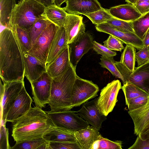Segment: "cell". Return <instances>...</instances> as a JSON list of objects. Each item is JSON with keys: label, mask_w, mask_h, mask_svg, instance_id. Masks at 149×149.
<instances>
[{"label": "cell", "mask_w": 149, "mask_h": 149, "mask_svg": "<svg viewBox=\"0 0 149 149\" xmlns=\"http://www.w3.org/2000/svg\"><path fill=\"white\" fill-rule=\"evenodd\" d=\"M99 91L98 86L92 81L82 79L77 75L71 94L72 108L79 106L95 97Z\"/></svg>", "instance_id": "5"}, {"label": "cell", "mask_w": 149, "mask_h": 149, "mask_svg": "<svg viewBox=\"0 0 149 149\" xmlns=\"http://www.w3.org/2000/svg\"><path fill=\"white\" fill-rule=\"evenodd\" d=\"M12 123L11 135L16 142L43 137L55 127L46 112L36 106Z\"/></svg>", "instance_id": "2"}, {"label": "cell", "mask_w": 149, "mask_h": 149, "mask_svg": "<svg viewBox=\"0 0 149 149\" xmlns=\"http://www.w3.org/2000/svg\"><path fill=\"white\" fill-rule=\"evenodd\" d=\"M138 135L142 140H146L149 138V122Z\"/></svg>", "instance_id": "45"}, {"label": "cell", "mask_w": 149, "mask_h": 149, "mask_svg": "<svg viewBox=\"0 0 149 149\" xmlns=\"http://www.w3.org/2000/svg\"><path fill=\"white\" fill-rule=\"evenodd\" d=\"M142 1H147V2H149V0H138L136 3H138L139 2Z\"/></svg>", "instance_id": "50"}, {"label": "cell", "mask_w": 149, "mask_h": 149, "mask_svg": "<svg viewBox=\"0 0 149 149\" xmlns=\"http://www.w3.org/2000/svg\"><path fill=\"white\" fill-rule=\"evenodd\" d=\"M115 64L125 82H130L149 95V61L142 65L135 67L132 73L128 71L119 61H115Z\"/></svg>", "instance_id": "9"}, {"label": "cell", "mask_w": 149, "mask_h": 149, "mask_svg": "<svg viewBox=\"0 0 149 149\" xmlns=\"http://www.w3.org/2000/svg\"><path fill=\"white\" fill-rule=\"evenodd\" d=\"M135 33L143 40L149 29V12L132 22Z\"/></svg>", "instance_id": "30"}, {"label": "cell", "mask_w": 149, "mask_h": 149, "mask_svg": "<svg viewBox=\"0 0 149 149\" xmlns=\"http://www.w3.org/2000/svg\"><path fill=\"white\" fill-rule=\"evenodd\" d=\"M136 61L137 67L140 66L149 61V47H144L136 53Z\"/></svg>", "instance_id": "42"}, {"label": "cell", "mask_w": 149, "mask_h": 149, "mask_svg": "<svg viewBox=\"0 0 149 149\" xmlns=\"http://www.w3.org/2000/svg\"><path fill=\"white\" fill-rule=\"evenodd\" d=\"M43 4L45 7L54 4L52 0H35Z\"/></svg>", "instance_id": "46"}, {"label": "cell", "mask_w": 149, "mask_h": 149, "mask_svg": "<svg viewBox=\"0 0 149 149\" xmlns=\"http://www.w3.org/2000/svg\"><path fill=\"white\" fill-rule=\"evenodd\" d=\"M3 82L4 92L3 97H1V123L6 124L7 114L18 96L24 82L16 81Z\"/></svg>", "instance_id": "11"}, {"label": "cell", "mask_w": 149, "mask_h": 149, "mask_svg": "<svg viewBox=\"0 0 149 149\" xmlns=\"http://www.w3.org/2000/svg\"><path fill=\"white\" fill-rule=\"evenodd\" d=\"M65 2L63 8L70 14L84 15L103 8L97 0H67Z\"/></svg>", "instance_id": "17"}, {"label": "cell", "mask_w": 149, "mask_h": 149, "mask_svg": "<svg viewBox=\"0 0 149 149\" xmlns=\"http://www.w3.org/2000/svg\"><path fill=\"white\" fill-rule=\"evenodd\" d=\"M84 15L88 17L94 24L98 25L106 22L115 18L109 13L108 9L103 8L93 13Z\"/></svg>", "instance_id": "32"}, {"label": "cell", "mask_w": 149, "mask_h": 149, "mask_svg": "<svg viewBox=\"0 0 149 149\" xmlns=\"http://www.w3.org/2000/svg\"><path fill=\"white\" fill-rule=\"evenodd\" d=\"M121 87L119 80H114L101 90L100 95L97 98V105L99 111L104 116H107L113 111L118 101L117 95Z\"/></svg>", "instance_id": "8"}, {"label": "cell", "mask_w": 149, "mask_h": 149, "mask_svg": "<svg viewBox=\"0 0 149 149\" xmlns=\"http://www.w3.org/2000/svg\"><path fill=\"white\" fill-rule=\"evenodd\" d=\"M63 8L53 4L46 7L43 15L59 27L64 26L68 14Z\"/></svg>", "instance_id": "25"}, {"label": "cell", "mask_w": 149, "mask_h": 149, "mask_svg": "<svg viewBox=\"0 0 149 149\" xmlns=\"http://www.w3.org/2000/svg\"><path fill=\"white\" fill-rule=\"evenodd\" d=\"M83 18L81 16L68 14L64 26L68 45L78 39L85 33Z\"/></svg>", "instance_id": "16"}, {"label": "cell", "mask_w": 149, "mask_h": 149, "mask_svg": "<svg viewBox=\"0 0 149 149\" xmlns=\"http://www.w3.org/2000/svg\"><path fill=\"white\" fill-rule=\"evenodd\" d=\"M97 100L96 98L83 104L81 108L75 112L88 124L99 130L102 123L107 118L99 110L97 105Z\"/></svg>", "instance_id": "15"}, {"label": "cell", "mask_w": 149, "mask_h": 149, "mask_svg": "<svg viewBox=\"0 0 149 149\" xmlns=\"http://www.w3.org/2000/svg\"><path fill=\"white\" fill-rule=\"evenodd\" d=\"M52 78L44 72L31 84L33 98L36 107H44L50 97Z\"/></svg>", "instance_id": "10"}, {"label": "cell", "mask_w": 149, "mask_h": 149, "mask_svg": "<svg viewBox=\"0 0 149 149\" xmlns=\"http://www.w3.org/2000/svg\"><path fill=\"white\" fill-rule=\"evenodd\" d=\"M49 149H82L77 141L49 142Z\"/></svg>", "instance_id": "38"}, {"label": "cell", "mask_w": 149, "mask_h": 149, "mask_svg": "<svg viewBox=\"0 0 149 149\" xmlns=\"http://www.w3.org/2000/svg\"><path fill=\"white\" fill-rule=\"evenodd\" d=\"M142 14L149 12V2L142 1L136 3L134 6Z\"/></svg>", "instance_id": "44"}, {"label": "cell", "mask_w": 149, "mask_h": 149, "mask_svg": "<svg viewBox=\"0 0 149 149\" xmlns=\"http://www.w3.org/2000/svg\"><path fill=\"white\" fill-rule=\"evenodd\" d=\"M16 4L15 0H0V22L6 28L10 29V15Z\"/></svg>", "instance_id": "28"}, {"label": "cell", "mask_w": 149, "mask_h": 149, "mask_svg": "<svg viewBox=\"0 0 149 149\" xmlns=\"http://www.w3.org/2000/svg\"><path fill=\"white\" fill-rule=\"evenodd\" d=\"M122 144L120 141H112L101 135L100 139L94 143L91 149H122Z\"/></svg>", "instance_id": "34"}, {"label": "cell", "mask_w": 149, "mask_h": 149, "mask_svg": "<svg viewBox=\"0 0 149 149\" xmlns=\"http://www.w3.org/2000/svg\"><path fill=\"white\" fill-rule=\"evenodd\" d=\"M136 48L130 45H127L122 53L120 62L129 72L132 73L135 67Z\"/></svg>", "instance_id": "27"}, {"label": "cell", "mask_w": 149, "mask_h": 149, "mask_svg": "<svg viewBox=\"0 0 149 149\" xmlns=\"http://www.w3.org/2000/svg\"><path fill=\"white\" fill-rule=\"evenodd\" d=\"M75 111L70 110L46 112L56 127L64 128L73 132L79 131L88 127V124Z\"/></svg>", "instance_id": "7"}, {"label": "cell", "mask_w": 149, "mask_h": 149, "mask_svg": "<svg viewBox=\"0 0 149 149\" xmlns=\"http://www.w3.org/2000/svg\"><path fill=\"white\" fill-rule=\"evenodd\" d=\"M104 45L109 49L121 52L125 47L123 43L115 37L110 35L107 40L103 42Z\"/></svg>", "instance_id": "37"}, {"label": "cell", "mask_w": 149, "mask_h": 149, "mask_svg": "<svg viewBox=\"0 0 149 149\" xmlns=\"http://www.w3.org/2000/svg\"><path fill=\"white\" fill-rule=\"evenodd\" d=\"M93 50L102 56L107 57H113L117 55L116 52L110 50L104 45L95 41H93Z\"/></svg>", "instance_id": "41"}, {"label": "cell", "mask_w": 149, "mask_h": 149, "mask_svg": "<svg viewBox=\"0 0 149 149\" xmlns=\"http://www.w3.org/2000/svg\"><path fill=\"white\" fill-rule=\"evenodd\" d=\"M148 31L149 32V29H148Z\"/></svg>", "instance_id": "51"}, {"label": "cell", "mask_w": 149, "mask_h": 149, "mask_svg": "<svg viewBox=\"0 0 149 149\" xmlns=\"http://www.w3.org/2000/svg\"><path fill=\"white\" fill-rule=\"evenodd\" d=\"M93 38L89 32H85L78 39L68 45L70 61L73 68L76 70L77 65L83 56L93 48Z\"/></svg>", "instance_id": "12"}, {"label": "cell", "mask_w": 149, "mask_h": 149, "mask_svg": "<svg viewBox=\"0 0 149 149\" xmlns=\"http://www.w3.org/2000/svg\"><path fill=\"white\" fill-rule=\"evenodd\" d=\"M55 4L58 7H61V5L67 0H52Z\"/></svg>", "instance_id": "48"}, {"label": "cell", "mask_w": 149, "mask_h": 149, "mask_svg": "<svg viewBox=\"0 0 149 149\" xmlns=\"http://www.w3.org/2000/svg\"><path fill=\"white\" fill-rule=\"evenodd\" d=\"M95 28L97 31L111 35L120 40L123 43L126 45H131L138 50H139L144 47L143 40L134 33L119 31L107 22L96 25Z\"/></svg>", "instance_id": "14"}, {"label": "cell", "mask_w": 149, "mask_h": 149, "mask_svg": "<svg viewBox=\"0 0 149 149\" xmlns=\"http://www.w3.org/2000/svg\"><path fill=\"white\" fill-rule=\"evenodd\" d=\"M46 7L35 0H20L10 15V29L14 25L28 30L43 16Z\"/></svg>", "instance_id": "4"}, {"label": "cell", "mask_w": 149, "mask_h": 149, "mask_svg": "<svg viewBox=\"0 0 149 149\" xmlns=\"http://www.w3.org/2000/svg\"><path fill=\"white\" fill-rule=\"evenodd\" d=\"M134 125V134L138 135L149 122V96L146 104L138 109L128 111Z\"/></svg>", "instance_id": "23"}, {"label": "cell", "mask_w": 149, "mask_h": 149, "mask_svg": "<svg viewBox=\"0 0 149 149\" xmlns=\"http://www.w3.org/2000/svg\"><path fill=\"white\" fill-rule=\"evenodd\" d=\"M138 0H125L127 3H130L134 6Z\"/></svg>", "instance_id": "49"}, {"label": "cell", "mask_w": 149, "mask_h": 149, "mask_svg": "<svg viewBox=\"0 0 149 149\" xmlns=\"http://www.w3.org/2000/svg\"><path fill=\"white\" fill-rule=\"evenodd\" d=\"M71 65L68 45L63 51L46 67L47 72L51 77L54 78L64 73Z\"/></svg>", "instance_id": "19"}, {"label": "cell", "mask_w": 149, "mask_h": 149, "mask_svg": "<svg viewBox=\"0 0 149 149\" xmlns=\"http://www.w3.org/2000/svg\"><path fill=\"white\" fill-rule=\"evenodd\" d=\"M148 97L141 96L131 100L127 105L129 111L136 109L145 105L148 101Z\"/></svg>", "instance_id": "40"}, {"label": "cell", "mask_w": 149, "mask_h": 149, "mask_svg": "<svg viewBox=\"0 0 149 149\" xmlns=\"http://www.w3.org/2000/svg\"><path fill=\"white\" fill-rule=\"evenodd\" d=\"M11 29L22 53L29 51L31 48L32 45L28 31L21 28L17 25H13Z\"/></svg>", "instance_id": "26"}, {"label": "cell", "mask_w": 149, "mask_h": 149, "mask_svg": "<svg viewBox=\"0 0 149 149\" xmlns=\"http://www.w3.org/2000/svg\"><path fill=\"white\" fill-rule=\"evenodd\" d=\"M115 29L120 31L134 33L132 22H127L114 18L107 22Z\"/></svg>", "instance_id": "36"}, {"label": "cell", "mask_w": 149, "mask_h": 149, "mask_svg": "<svg viewBox=\"0 0 149 149\" xmlns=\"http://www.w3.org/2000/svg\"><path fill=\"white\" fill-rule=\"evenodd\" d=\"M108 10L114 18L127 22H133L142 15L134 5L128 3L111 7Z\"/></svg>", "instance_id": "21"}, {"label": "cell", "mask_w": 149, "mask_h": 149, "mask_svg": "<svg viewBox=\"0 0 149 149\" xmlns=\"http://www.w3.org/2000/svg\"><path fill=\"white\" fill-rule=\"evenodd\" d=\"M24 67V75L31 84L43 73L47 72L45 63L28 52L22 53Z\"/></svg>", "instance_id": "18"}, {"label": "cell", "mask_w": 149, "mask_h": 149, "mask_svg": "<svg viewBox=\"0 0 149 149\" xmlns=\"http://www.w3.org/2000/svg\"><path fill=\"white\" fill-rule=\"evenodd\" d=\"M43 138L49 142H75L74 132L61 127H56Z\"/></svg>", "instance_id": "24"}, {"label": "cell", "mask_w": 149, "mask_h": 149, "mask_svg": "<svg viewBox=\"0 0 149 149\" xmlns=\"http://www.w3.org/2000/svg\"><path fill=\"white\" fill-rule=\"evenodd\" d=\"M77 74L71 65L63 74L52 78L50 97L48 103L53 112L70 110L71 94Z\"/></svg>", "instance_id": "3"}, {"label": "cell", "mask_w": 149, "mask_h": 149, "mask_svg": "<svg viewBox=\"0 0 149 149\" xmlns=\"http://www.w3.org/2000/svg\"><path fill=\"white\" fill-rule=\"evenodd\" d=\"M8 129L6 127V124L1 123L0 149H11L8 141Z\"/></svg>", "instance_id": "39"}, {"label": "cell", "mask_w": 149, "mask_h": 149, "mask_svg": "<svg viewBox=\"0 0 149 149\" xmlns=\"http://www.w3.org/2000/svg\"><path fill=\"white\" fill-rule=\"evenodd\" d=\"M48 142L43 137L16 142L11 149H38L42 144Z\"/></svg>", "instance_id": "35"}, {"label": "cell", "mask_w": 149, "mask_h": 149, "mask_svg": "<svg viewBox=\"0 0 149 149\" xmlns=\"http://www.w3.org/2000/svg\"><path fill=\"white\" fill-rule=\"evenodd\" d=\"M144 47H149V32H146L144 39L143 40Z\"/></svg>", "instance_id": "47"}, {"label": "cell", "mask_w": 149, "mask_h": 149, "mask_svg": "<svg viewBox=\"0 0 149 149\" xmlns=\"http://www.w3.org/2000/svg\"><path fill=\"white\" fill-rule=\"evenodd\" d=\"M67 44L64 26L59 27L53 40L45 65L51 63L66 48Z\"/></svg>", "instance_id": "20"}, {"label": "cell", "mask_w": 149, "mask_h": 149, "mask_svg": "<svg viewBox=\"0 0 149 149\" xmlns=\"http://www.w3.org/2000/svg\"><path fill=\"white\" fill-rule=\"evenodd\" d=\"M99 63L101 67L108 70L116 78L120 79L123 83L125 82L124 79L120 73L115 64L113 57H107L102 56Z\"/></svg>", "instance_id": "33"}, {"label": "cell", "mask_w": 149, "mask_h": 149, "mask_svg": "<svg viewBox=\"0 0 149 149\" xmlns=\"http://www.w3.org/2000/svg\"><path fill=\"white\" fill-rule=\"evenodd\" d=\"M128 149H149V138L142 140L138 135L134 143Z\"/></svg>", "instance_id": "43"}, {"label": "cell", "mask_w": 149, "mask_h": 149, "mask_svg": "<svg viewBox=\"0 0 149 149\" xmlns=\"http://www.w3.org/2000/svg\"><path fill=\"white\" fill-rule=\"evenodd\" d=\"M33 100L26 91L24 84L8 112L6 121L12 123L26 114L31 107Z\"/></svg>", "instance_id": "13"}, {"label": "cell", "mask_w": 149, "mask_h": 149, "mask_svg": "<svg viewBox=\"0 0 149 149\" xmlns=\"http://www.w3.org/2000/svg\"><path fill=\"white\" fill-rule=\"evenodd\" d=\"M22 53L12 30L6 28L0 34V75L3 82L24 81Z\"/></svg>", "instance_id": "1"}, {"label": "cell", "mask_w": 149, "mask_h": 149, "mask_svg": "<svg viewBox=\"0 0 149 149\" xmlns=\"http://www.w3.org/2000/svg\"><path fill=\"white\" fill-rule=\"evenodd\" d=\"M43 15V16L37 20L28 30L32 47L36 39L47 27L51 23Z\"/></svg>", "instance_id": "31"}, {"label": "cell", "mask_w": 149, "mask_h": 149, "mask_svg": "<svg viewBox=\"0 0 149 149\" xmlns=\"http://www.w3.org/2000/svg\"><path fill=\"white\" fill-rule=\"evenodd\" d=\"M59 27L51 22L37 38L28 52L46 63L54 38Z\"/></svg>", "instance_id": "6"}, {"label": "cell", "mask_w": 149, "mask_h": 149, "mask_svg": "<svg viewBox=\"0 0 149 149\" xmlns=\"http://www.w3.org/2000/svg\"><path fill=\"white\" fill-rule=\"evenodd\" d=\"M98 131L93 126L89 125L74 132L77 141L82 149H91L94 143L98 140L101 136Z\"/></svg>", "instance_id": "22"}, {"label": "cell", "mask_w": 149, "mask_h": 149, "mask_svg": "<svg viewBox=\"0 0 149 149\" xmlns=\"http://www.w3.org/2000/svg\"><path fill=\"white\" fill-rule=\"evenodd\" d=\"M121 87L124 93L126 104L127 105L132 99L141 96H149L146 92L129 81H126Z\"/></svg>", "instance_id": "29"}]
</instances>
